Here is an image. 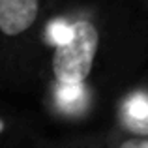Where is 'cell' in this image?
<instances>
[{
	"label": "cell",
	"instance_id": "obj_1",
	"mask_svg": "<svg viewBox=\"0 0 148 148\" xmlns=\"http://www.w3.org/2000/svg\"><path fill=\"white\" fill-rule=\"evenodd\" d=\"M99 47V32L94 23L77 21L69 36L56 45L53 54V73L60 84H83L90 75Z\"/></svg>",
	"mask_w": 148,
	"mask_h": 148
},
{
	"label": "cell",
	"instance_id": "obj_2",
	"mask_svg": "<svg viewBox=\"0 0 148 148\" xmlns=\"http://www.w3.org/2000/svg\"><path fill=\"white\" fill-rule=\"evenodd\" d=\"M40 0H0V34L21 36L36 23Z\"/></svg>",
	"mask_w": 148,
	"mask_h": 148
},
{
	"label": "cell",
	"instance_id": "obj_3",
	"mask_svg": "<svg viewBox=\"0 0 148 148\" xmlns=\"http://www.w3.org/2000/svg\"><path fill=\"white\" fill-rule=\"evenodd\" d=\"M122 122L127 130L139 135H148V98L135 94L122 109Z\"/></svg>",
	"mask_w": 148,
	"mask_h": 148
},
{
	"label": "cell",
	"instance_id": "obj_4",
	"mask_svg": "<svg viewBox=\"0 0 148 148\" xmlns=\"http://www.w3.org/2000/svg\"><path fill=\"white\" fill-rule=\"evenodd\" d=\"M62 92L58 94V99L64 107H73L83 101V86L81 84H62Z\"/></svg>",
	"mask_w": 148,
	"mask_h": 148
},
{
	"label": "cell",
	"instance_id": "obj_5",
	"mask_svg": "<svg viewBox=\"0 0 148 148\" xmlns=\"http://www.w3.org/2000/svg\"><path fill=\"white\" fill-rule=\"evenodd\" d=\"M120 148H148V141H145V139H127L120 145Z\"/></svg>",
	"mask_w": 148,
	"mask_h": 148
},
{
	"label": "cell",
	"instance_id": "obj_6",
	"mask_svg": "<svg viewBox=\"0 0 148 148\" xmlns=\"http://www.w3.org/2000/svg\"><path fill=\"white\" fill-rule=\"evenodd\" d=\"M4 131H6V120H4L2 116H0V137H2Z\"/></svg>",
	"mask_w": 148,
	"mask_h": 148
}]
</instances>
